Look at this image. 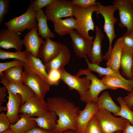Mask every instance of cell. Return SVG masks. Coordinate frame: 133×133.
<instances>
[{"label": "cell", "instance_id": "cell-23", "mask_svg": "<svg viewBox=\"0 0 133 133\" xmlns=\"http://www.w3.org/2000/svg\"><path fill=\"white\" fill-rule=\"evenodd\" d=\"M85 59L88 66V68L86 69L88 71L95 72L98 73L100 77L104 75H110L116 77L133 89V79L129 80L124 78L120 74L119 70H115L107 67L104 68L92 64L88 61L87 56L86 57Z\"/></svg>", "mask_w": 133, "mask_h": 133}, {"label": "cell", "instance_id": "cell-42", "mask_svg": "<svg viewBox=\"0 0 133 133\" xmlns=\"http://www.w3.org/2000/svg\"><path fill=\"white\" fill-rule=\"evenodd\" d=\"M123 99L128 107L132 110L133 108V89Z\"/></svg>", "mask_w": 133, "mask_h": 133}, {"label": "cell", "instance_id": "cell-12", "mask_svg": "<svg viewBox=\"0 0 133 133\" xmlns=\"http://www.w3.org/2000/svg\"><path fill=\"white\" fill-rule=\"evenodd\" d=\"M19 33L7 28L0 31V47L5 49L13 48L16 51H21L23 45Z\"/></svg>", "mask_w": 133, "mask_h": 133}, {"label": "cell", "instance_id": "cell-49", "mask_svg": "<svg viewBox=\"0 0 133 133\" xmlns=\"http://www.w3.org/2000/svg\"><path fill=\"white\" fill-rule=\"evenodd\" d=\"M8 130L11 133H16L10 129H9Z\"/></svg>", "mask_w": 133, "mask_h": 133}, {"label": "cell", "instance_id": "cell-24", "mask_svg": "<svg viewBox=\"0 0 133 133\" xmlns=\"http://www.w3.org/2000/svg\"><path fill=\"white\" fill-rule=\"evenodd\" d=\"M23 67L19 66L13 67L5 71L0 77V82L3 84L7 83L9 82L17 83H23L25 81V74L23 70Z\"/></svg>", "mask_w": 133, "mask_h": 133}, {"label": "cell", "instance_id": "cell-50", "mask_svg": "<svg viewBox=\"0 0 133 133\" xmlns=\"http://www.w3.org/2000/svg\"><path fill=\"white\" fill-rule=\"evenodd\" d=\"M132 75L133 77V66L132 68Z\"/></svg>", "mask_w": 133, "mask_h": 133}, {"label": "cell", "instance_id": "cell-53", "mask_svg": "<svg viewBox=\"0 0 133 133\" xmlns=\"http://www.w3.org/2000/svg\"><path fill=\"white\" fill-rule=\"evenodd\" d=\"M132 110H133V109H132Z\"/></svg>", "mask_w": 133, "mask_h": 133}, {"label": "cell", "instance_id": "cell-20", "mask_svg": "<svg viewBox=\"0 0 133 133\" xmlns=\"http://www.w3.org/2000/svg\"><path fill=\"white\" fill-rule=\"evenodd\" d=\"M70 58V54L68 48L63 45L58 55L47 64L44 65L47 74L53 69L64 68Z\"/></svg>", "mask_w": 133, "mask_h": 133}, {"label": "cell", "instance_id": "cell-26", "mask_svg": "<svg viewBox=\"0 0 133 133\" xmlns=\"http://www.w3.org/2000/svg\"><path fill=\"white\" fill-rule=\"evenodd\" d=\"M32 118L36 122L39 127L52 132L56 127L58 119L55 113L50 110H49L40 116Z\"/></svg>", "mask_w": 133, "mask_h": 133}, {"label": "cell", "instance_id": "cell-10", "mask_svg": "<svg viewBox=\"0 0 133 133\" xmlns=\"http://www.w3.org/2000/svg\"><path fill=\"white\" fill-rule=\"evenodd\" d=\"M23 67L26 77L23 84L31 89L37 97L44 100L45 95L49 90L50 85L38 75Z\"/></svg>", "mask_w": 133, "mask_h": 133}, {"label": "cell", "instance_id": "cell-38", "mask_svg": "<svg viewBox=\"0 0 133 133\" xmlns=\"http://www.w3.org/2000/svg\"><path fill=\"white\" fill-rule=\"evenodd\" d=\"M48 75L51 86H57L59 84L61 77V73L59 69L52 70Z\"/></svg>", "mask_w": 133, "mask_h": 133}, {"label": "cell", "instance_id": "cell-33", "mask_svg": "<svg viewBox=\"0 0 133 133\" xmlns=\"http://www.w3.org/2000/svg\"><path fill=\"white\" fill-rule=\"evenodd\" d=\"M28 53L25 50L24 51H18L15 52H11L0 49V59L3 60L14 59L19 60L25 63L27 61Z\"/></svg>", "mask_w": 133, "mask_h": 133}, {"label": "cell", "instance_id": "cell-51", "mask_svg": "<svg viewBox=\"0 0 133 133\" xmlns=\"http://www.w3.org/2000/svg\"><path fill=\"white\" fill-rule=\"evenodd\" d=\"M122 131H117L114 133H122Z\"/></svg>", "mask_w": 133, "mask_h": 133}, {"label": "cell", "instance_id": "cell-8", "mask_svg": "<svg viewBox=\"0 0 133 133\" xmlns=\"http://www.w3.org/2000/svg\"><path fill=\"white\" fill-rule=\"evenodd\" d=\"M61 73V80L67 85L70 90L73 89L78 92L81 100L85 96L91 84V81L87 76L80 77L71 75L63 68L59 69Z\"/></svg>", "mask_w": 133, "mask_h": 133}, {"label": "cell", "instance_id": "cell-39", "mask_svg": "<svg viewBox=\"0 0 133 133\" xmlns=\"http://www.w3.org/2000/svg\"><path fill=\"white\" fill-rule=\"evenodd\" d=\"M11 124L6 114L4 112L0 113V133L10 129Z\"/></svg>", "mask_w": 133, "mask_h": 133}, {"label": "cell", "instance_id": "cell-7", "mask_svg": "<svg viewBox=\"0 0 133 133\" xmlns=\"http://www.w3.org/2000/svg\"><path fill=\"white\" fill-rule=\"evenodd\" d=\"M119 11V26L126 28L127 31L123 35H128L133 32V5L130 0H115L113 2Z\"/></svg>", "mask_w": 133, "mask_h": 133}, {"label": "cell", "instance_id": "cell-37", "mask_svg": "<svg viewBox=\"0 0 133 133\" xmlns=\"http://www.w3.org/2000/svg\"><path fill=\"white\" fill-rule=\"evenodd\" d=\"M10 2L9 0H0V26L9 12Z\"/></svg>", "mask_w": 133, "mask_h": 133}, {"label": "cell", "instance_id": "cell-35", "mask_svg": "<svg viewBox=\"0 0 133 133\" xmlns=\"http://www.w3.org/2000/svg\"><path fill=\"white\" fill-rule=\"evenodd\" d=\"M85 133H102L99 126L97 119L94 115L88 124Z\"/></svg>", "mask_w": 133, "mask_h": 133}, {"label": "cell", "instance_id": "cell-11", "mask_svg": "<svg viewBox=\"0 0 133 133\" xmlns=\"http://www.w3.org/2000/svg\"><path fill=\"white\" fill-rule=\"evenodd\" d=\"M49 110L46 101L35 95L20 106L18 113L25 114L29 116H40Z\"/></svg>", "mask_w": 133, "mask_h": 133}, {"label": "cell", "instance_id": "cell-15", "mask_svg": "<svg viewBox=\"0 0 133 133\" xmlns=\"http://www.w3.org/2000/svg\"><path fill=\"white\" fill-rule=\"evenodd\" d=\"M68 34L72 42L74 51L80 58H84L88 56L91 52L93 42L89 41L82 37L76 31H70Z\"/></svg>", "mask_w": 133, "mask_h": 133}, {"label": "cell", "instance_id": "cell-16", "mask_svg": "<svg viewBox=\"0 0 133 133\" xmlns=\"http://www.w3.org/2000/svg\"><path fill=\"white\" fill-rule=\"evenodd\" d=\"M8 96V101L6 104L7 111L6 115L11 124L15 123L19 119L18 111L21 105L23 104L20 95L18 94H14L10 91L6 84Z\"/></svg>", "mask_w": 133, "mask_h": 133}, {"label": "cell", "instance_id": "cell-18", "mask_svg": "<svg viewBox=\"0 0 133 133\" xmlns=\"http://www.w3.org/2000/svg\"><path fill=\"white\" fill-rule=\"evenodd\" d=\"M95 36L93 41L91 52L88 56L91 63L99 66L103 59L101 44L104 35L97 26H95Z\"/></svg>", "mask_w": 133, "mask_h": 133}, {"label": "cell", "instance_id": "cell-40", "mask_svg": "<svg viewBox=\"0 0 133 133\" xmlns=\"http://www.w3.org/2000/svg\"><path fill=\"white\" fill-rule=\"evenodd\" d=\"M122 37L124 48L133 51V32L127 35H123Z\"/></svg>", "mask_w": 133, "mask_h": 133}, {"label": "cell", "instance_id": "cell-34", "mask_svg": "<svg viewBox=\"0 0 133 133\" xmlns=\"http://www.w3.org/2000/svg\"><path fill=\"white\" fill-rule=\"evenodd\" d=\"M24 63L19 60L14 59L13 61L0 63V77L3 74V72L6 70L17 66L23 67Z\"/></svg>", "mask_w": 133, "mask_h": 133}, {"label": "cell", "instance_id": "cell-19", "mask_svg": "<svg viewBox=\"0 0 133 133\" xmlns=\"http://www.w3.org/2000/svg\"><path fill=\"white\" fill-rule=\"evenodd\" d=\"M39 76L50 86H51L45 65L40 59L34 56L30 53H28L27 61L23 66Z\"/></svg>", "mask_w": 133, "mask_h": 133}, {"label": "cell", "instance_id": "cell-28", "mask_svg": "<svg viewBox=\"0 0 133 133\" xmlns=\"http://www.w3.org/2000/svg\"><path fill=\"white\" fill-rule=\"evenodd\" d=\"M36 19L37 23L38 33L42 39L53 38L54 34L50 29L47 24L48 17L42 9L36 12Z\"/></svg>", "mask_w": 133, "mask_h": 133}, {"label": "cell", "instance_id": "cell-9", "mask_svg": "<svg viewBox=\"0 0 133 133\" xmlns=\"http://www.w3.org/2000/svg\"><path fill=\"white\" fill-rule=\"evenodd\" d=\"M83 75L89 78L91 81V84L85 96L81 100L86 104L91 102L96 103L100 93L103 91L109 88L102 83L101 80L86 69H80L76 75L79 77Z\"/></svg>", "mask_w": 133, "mask_h": 133}, {"label": "cell", "instance_id": "cell-13", "mask_svg": "<svg viewBox=\"0 0 133 133\" xmlns=\"http://www.w3.org/2000/svg\"><path fill=\"white\" fill-rule=\"evenodd\" d=\"M45 39L40 46L38 55V58L41 59L44 65L58 55L63 45L61 43L52 41L50 38Z\"/></svg>", "mask_w": 133, "mask_h": 133}, {"label": "cell", "instance_id": "cell-45", "mask_svg": "<svg viewBox=\"0 0 133 133\" xmlns=\"http://www.w3.org/2000/svg\"><path fill=\"white\" fill-rule=\"evenodd\" d=\"M121 133H133V126L131 125L129 121L124 130Z\"/></svg>", "mask_w": 133, "mask_h": 133}, {"label": "cell", "instance_id": "cell-5", "mask_svg": "<svg viewBox=\"0 0 133 133\" xmlns=\"http://www.w3.org/2000/svg\"><path fill=\"white\" fill-rule=\"evenodd\" d=\"M36 12L32 9L30 4L26 11L20 16L14 17L4 23L8 29L17 32L23 33L27 30L29 31L37 26Z\"/></svg>", "mask_w": 133, "mask_h": 133}, {"label": "cell", "instance_id": "cell-36", "mask_svg": "<svg viewBox=\"0 0 133 133\" xmlns=\"http://www.w3.org/2000/svg\"><path fill=\"white\" fill-rule=\"evenodd\" d=\"M53 0H31L30 4L34 12L42 9L44 7H46L50 4Z\"/></svg>", "mask_w": 133, "mask_h": 133}, {"label": "cell", "instance_id": "cell-27", "mask_svg": "<svg viewBox=\"0 0 133 133\" xmlns=\"http://www.w3.org/2000/svg\"><path fill=\"white\" fill-rule=\"evenodd\" d=\"M133 51L124 48L121 61L120 69L122 76L129 80L133 79Z\"/></svg>", "mask_w": 133, "mask_h": 133}, {"label": "cell", "instance_id": "cell-29", "mask_svg": "<svg viewBox=\"0 0 133 133\" xmlns=\"http://www.w3.org/2000/svg\"><path fill=\"white\" fill-rule=\"evenodd\" d=\"M4 84L7 85L12 93L18 94L20 95L23 104L35 95L31 89L23 83H17L9 82L7 83H5Z\"/></svg>", "mask_w": 133, "mask_h": 133}, {"label": "cell", "instance_id": "cell-41", "mask_svg": "<svg viewBox=\"0 0 133 133\" xmlns=\"http://www.w3.org/2000/svg\"><path fill=\"white\" fill-rule=\"evenodd\" d=\"M75 6L83 8H87L92 5H97L98 2L96 0H72Z\"/></svg>", "mask_w": 133, "mask_h": 133}, {"label": "cell", "instance_id": "cell-1", "mask_svg": "<svg viewBox=\"0 0 133 133\" xmlns=\"http://www.w3.org/2000/svg\"><path fill=\"white\" fill-rule=\"evenodd\" d=\"M49 110L54 112L58 118L53 133H61L68 130L76 131V118L80 108L63 97H50L46 101Z\"/></svg>", "mask_w": 133, "mask_h": 133}, {"label": "cell", "instance_id": "cell-52", "mask_svg": "<svg viewBox=\"0 0 133 133\" xmlns=\"http://www.w3.org/2000/svg\"><path fill=\"white\" fill-rule=\"evenodd\" d=\"M130 0L133 5V0Z\"/></svg>", "mask_w": 133, "mask_h": 133}, {"label": "cell", "instance_id": "cell-46", "mask_svg": "<svg viewBox=\"0 0 133 133\" xmlns=\"http://www.w3.org/2000/svg\"><path fill=\"white\" fill-rule=\"evenodd\" d=\"M61 133H77L76 132L72 130H66Z\"/></svg>", "mask_w": 133, "mask_h": 133}, {"label": "cell", "instance_id": "cell-47", "mask_svg": "<svg viewBox=\"0 0 133 133\" xmlns=\"http://www.w3.org/2000/svg\"><path fill=\"white\" fill-rule=\"evenodd\" d=\"M7 106H1L0 107V112H1L2 111H7Z\"/></svg>", "mask_w": 133, "mask_h": 133}, {"label": "cell", "instance_id": "cell-2", "mask_svg": "<svg viewBox=\"0 0 133 133\" xmlns=\"http://www.w3.org/2000/svg\"><path fill=\"white\" fill-rule=\"evenodd\" d=\"M117 10V7L114 5L105 6L101 4L100 2H98L97 10L94 12L97 18H99V14H100L104 18V31L106 34L109 41L108 50L105 55L103 56V59L105 60H107L108 59L112 49L113 41L116 37L114 27L117 19L114 17V13Z\"/></svg>", "mask_w": 133, "mask_h": 133}, {"label": "cell", "instance_id": "cell-22", "mask_svg": "<svg viewBox=\"0 0 133 133\" xmlns=\"http://www.w3.org/2000/svg\"><path fill=\"white\" fill-rule=\"evenodd\" d=\"M124 48L121 37L117 40L112 48L106 64L107 67L115 70H119Z\"/></svg>", "mask_w": 133, "mask_h": 133}, {"label": "cell", "instance_id": "cell-14", "mask_svg": "<svg viewBox=\"0 0 133 133\" xmlns=\"http://www.w3.org/2000/svg\"><path fill=\"white\" fill-rule=\"evenodd\" d=\"M99 109L97 103L91 102L86 103L84 109L80 110L76 119L77 133H85L88 124Z\"/></svg>", "mask_w": 133, "mask_h": 133}, {"label": "cell", "instance_id": "cell-44", "mask_svg": "<svg viewBox=\"0 0 133 133\" xmlns=\"http://www.w3.org/2000/svg\"><path fill=\"white\" fill-rule=\"evenodd\" d=\"M26 133H53L52 131L43 129L36 126L28 131Z\"/></svg>", "mask_w": 133, "mask_h": 133}, {"label": "cell", "instance_id": "cell-6", "mask_svg": "<svg viewBox=\"0 0 133 133\" xmlns=\"http://www.w3.org/2000/svg\"><path fill=\"white\" fill-rule=\"evenodd\" d=\"M74 6L72 0H53L46 7L45 13L48 20L52 22L63 17H73Z\"/></svg>", "mask_w": 133, "mask_h": 133}, {"label": "cell", "instance_id": "cell-4", "mask_svg": "<svg viewBox=\"0 0 133 133\" xmlns=\"http://www.w3.org/2000/svg\"><path fill=\"white\" fill-rule=\"evenodd\" d=\"M94 116L102 133L123 131L129 121L122 117H115L111 112L103 108L99 109Z\"/></svg>", "mask_w": 133, "mask_h": 133}, {"label": "cell", "instance_id": "cell-32", "mask_svg": "<svg viewBox=\"0 0 133 133\" xmlns=\"http://www.w3.org/2000/svg\"><path fill=\"white\" fill-rule=\"evenodd\" d=\"M116 100L120 104V110L118 113L113 116H120L128 120L131 124L133 126V111L128 107L121 97L117 98Z\"/></svg>", "mask_w": 133, "mask_h": 133}, {"label": "cell", "instance_id": "cell-25", "mask_svg": "<svg viewBox=\"0 0 133 133\" xmlns=\"http://www.w3.org/2000/svg\"><path fill=\"white\" fill-rule=\"evenodd\" d=\"M20 118L15 124H11L10 129L16 133H26L37 126V124L33 118L24 114H19Z\"/></svg>", "mask_w": 133, "mask_h": 133}, {"label": "cell", "instance_id": "cell-17", "mask_svg": "<svg viewBox=\"0 0 133 133\" xmlns=\"http://www.w3.org/2000/svg\"><path fill=\"white\" fill-rule=\"evenodd\" d=\"M23 36L22 40L23 45L25 47V50L28 53H30L34 57L38 58L40 46L45 41L39 37L37 26L33 28Z\"/></svg>", "mask_w": 133, "mask_h": 133}, {"label": "cell", "instance_id": "cell-21", "mask_svg": "<svg viewBox=\"0 0 133 133\" xmlns=\"http://www.w3.org/2000/svg\"><path fill=\"white\" fill-rule=\"evenodd\" d=\"M52 22L54 31L60 36L68 34L71 31L77 29L78 24L76 19L73 17H67L64 19H55Z\"/></svg>", "mask_w": 133, "mask_h": 133}, {"label": "cell", "instance_id": "cell-3", "mask_svg": "<svg viewBox=\"0 0 133 133\" xmlns=\"http://www.w3.org/2000/svg\"><path fill=\"white\" fill-rule=\"evenodd\" d=\"M97 9V5H92L87 8L74 6L73 16L77 20L78 27L76 31L87 40L93 41L95 37L89 35V31L95 32V26L92 14Z\"/></svg>", "mask_w": 133, "mask_h": 133}, {"label": "cell", "instance_id": "cell-31", "mask_svg": "<svg viewBox=\"0 0 133 133\" xmlns=\"http://www.w3.org/2000/svg\"><path fill=\"white\" fill-rule=\"evenodd\" d=\"M101 80L102 83L109 89L115 90L121 88L129 92L133 89L121 80L114 76L105 75Z\"/></svg>", "mask_w": 133, "mask_h": 133}, {"label": "cell", "instance_id": "cell-30", "mask_svg": "<svg viewBox=\"0 0 133 133\" xmlns=\"http://www.w3.org/2000/svg\"><path fill=\"white\" fill-rule=\"evenodd\" d=\"M96 103L99 109H105L112 113L113 115L117 114L120 110V107L115 103L108 92L107 91L103 92L99 97Z\"/></svg>", "mask_w": 133, "mask_h": 133}, {"label": "cell", "instance_id": "cell-43", "mask_svg": "<svg viewBox=\"0 0 133 133\" xmlns=\"http://www.w3.org/2000/svg\"><path fill=\"white\" fill-rule=\"evenodd\" d=\"M7 91V88L4 85L0 87V107L2 106L3 103L6 101L5 97L6 96Z\"/></svg>", "mask_w": 133, "mask_h": 133}, {"label": "cell", "instance_id": "cell-48", "mask_svg": "<svg viewBox=\"0 0 133 133\" xmlns=\"http://www.w3.org/2000/svg\"><path fill=\"white\" fill-rule=\"evenodd\" d=\"M11 133L9 131V130H8L5 131V132H3V133Z\"/></svg>", "mask_w": 133, "mask_h": 133}]
</instances>
